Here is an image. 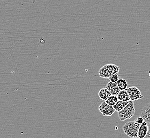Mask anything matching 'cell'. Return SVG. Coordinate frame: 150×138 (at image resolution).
<instances>
[{
  "label": "cell",
  "instance_id": "1",
  "mask_svg": "<svg viewBox=\"0 0 150 138\" xmlns=\"http://www.w3.org/2000/svg\"><path fill=\"white\" fill-rule=\"evenodd\" d=\"M141 126L136 121H130L123 126V132L131 138H138V130Z\"/></svg>",
  "mask_w": 150,
  "mask_h": 138
},
{
  "label": "cell",
  "instance_id": "2",
  "mask_svg": "<svg viewBox=\"0 0 150 138\" xmlns=\"http://www.w3.org/2000/svg\"><path fill=\"white\" fill-rule=\"evenodd\" d=\"M120 68L113 64H108L103 66L99 69V75L101 78L108 79V78L114 74H118Z\"/></svg>",
  "mask_w": 150,
  "mask_h": 138
},
{
  "label": "cell",
  "instance_id": "3",
  "mask_svg": "<svg viewBox=\"0 0 150 138\" xmlns=\"http://www.w3.org/2000/svg\"><path fill=\"white\" fill-rule=\"evenodd\" d=\"M135 113L134 104L133 101H130L125 108L118 112V116L120 121H123L132 118Z\"/></svg>",
  "mask_w": 150,
  "mask_h": 138
},
{
  "label": "cell",
  "instance_id": "4",
  "mask_svg": "<svg viewBox=\"0 0 150 138\" xmlns=\"http://www.w3.org/2000/svg\"><path fill=\"white\" fill-rule=\"evenodd\" d=\"M99 111L104 116H110L114 114L115 111L113 106L108 104L105 102H103L99 105Z\"/></svg>",
  "mask_w": 150,
  "mask_h": 138
},
{
  "label": "cell",
  "instance_id": "5",
  "mask_svg": "<svg viewBox=\"0 0 150 138\" xmlns=\"http://www.w3.org/2000/svg\"><path fill=\"white\" fill-rule=\"evenodd\" d=\"M126 91L129 95L131 101L134 102L143 98L141 91L136 87H129L127 89Z\"/></svg>",
  "mask_w": 150,
  "mask_h": 138
},
{
  "label": "cell",
  "instance_id": "6",
  "mask_svg": "<svg viewBox=\"0 0 150 138\" xmlns=\"http://www.w3.org/2000/svg\"><path fill=\"white\" fill-rule=\"evenodd\" d=\"M140 117H143L148 124H150V102L147 104L142 109Z\"/></svg>",
  "mask_w": 150,
  "mask_h": 138
},
{
  "label": "cell",
  "instance_id": "7",
  "mask_svg": "<svg viewBox=\"0 0 150 138\" xmlns=\"http://www.w3.org/2000/svg\"><path fill=\"white\" fill-rule=\"evenodd\" d=\"M106 88L109 90L112 95H114V96H117L121 91L117 86V82L113 83L112 82H109L106 85Z\"/></svg>",
  "mask_w": 150,
  "mask_h": 138
},
{
  "label": "cell",
  "instance_id": "8",
  "mask_svg": "<svg viewBox=\"0 0 150 138\" xmlns=\"http://www.w3.org/2000/svg\"><path fill=\"white\" fill-rule=\"evenodd\" d=\"M98 96L100 99L105 102L110 96H112V94L106 88H103L99 90Z\"/></svg>",
  "mask_w": 150,
  "mask_h": 138
},
{
  "label": "cell",
  "instance_id": "9",
  "mask_svg": "<svg viewBox=\"0 0 150 138\" xmlns=\"http://www.w3.org/2000/svg\"><path fill=\"white\" fill-rule=\"evenodd\" d=\"M117 96L118 99L121 101L126 102H129L131 101L130 98L126 90H121Z\"/></svg>",
  "mask_w": 150,
  "mask_h": 138
},
{
  "label": "cell",
  "instance_id": "10",
  "mask_svg": "<svg viewBox=\"0 0 150 138\" xmlns=\"http://www.w3.org/2000/svg\"><path fill=\"white\" fill-rule=\"evenodd\" d=\"M149 130V126L147 125H141L138 132V138H144L147 135Z\"/></svg>",
  "mask_w": 150,
  "mask_h": 138
},
{
  "label": "cell",
  "instance_id": "11",
  "mask_svg": "<svg viewBox=\"0 0 150 138\" xmlns=\"http://www.w3.org/2000/svg\"><path fill=\"white\" fill-rule=\"evenodd\" d=\"M117 86L120 90H126L128 87V84L125 79H120L117 82Z\"/></svg>",
  "mask_w": 150,
  "mask_h": 138
},
{
  "label": "cell",
  "instance_id": "12",
  "mask_svg": "<svg viewBox=\"0 0 150 138\" xmlns=\"http://www.w3.org/2000/svg\"><path fill=\"white\" fill-rule=\"evenodd\" d=\"M128 103L129 102H123L119 100L113 106V107L115 109V111L119 112L121 111L123 108H125Z\"/></svg>",
  "mask_w": 150,
  "mask_h": 138
},
{
  "label": "cell",
  "instance_id": "13",
  "mask_svg": "<svg viewBox=\"0 0 150 138\" xmlns=\"http://www.w3.org/2000/svg\"><path fill=\"white\" fill-rule=\"evenodd\" d=\"M118 100H119V99H118L117 96L112 95L105 101V102H106L108 105L113 106L117 102Z\"/></svg>",
  "mask_w": 150,
  "mask_h": 138
},
{
  "label": "cell",
  "instance_id": "14",
  "mask_svg": "<svg viewBox=\"0 0 150 138\" xmlns=\"http://www.w3.org/2000/svg\"><path fill=\"white\" fill-rule=\"evenodd\" d=\"M108 79L110 80V82H113V83H116L119 80V77L118 74H114V75L110 76L108 78Z\"/></svg>",
  "mask_w": 150,
  "mask_h": 138
},
{
  "label": "cell",
  "instance_id": "15",
  "mask_svg": "<svg viewBox=\"0 0 150 138\" xmlns=\"http://www.w3.org/2000/svg\"><path fill=\"white\" fill-rule=\"evenodd\" d=\"M135 121H136V122H137L139 124L141 125L144 122L145 120H144V118H143V117H138V118H137L136 120Z\"/></svg>",
  "mask_w": 150,
  "mask_h": 138
},
{
  "label": "cell",
  "instance_id": "16",
  "mask_svg": "<svg viewBox=\"0 0 150 138\" xmlns=\"http://www.w3.org/2000/svg\"><path fill=\"white\" fill-rule=\"evenodd\" d=\"M148 126H149V130L147 132V135L146 137L144 138H150V124H148Z\"/></svg>",
  "mask_w": 150,
  "mask_h": 138
}]
</instances>
